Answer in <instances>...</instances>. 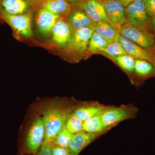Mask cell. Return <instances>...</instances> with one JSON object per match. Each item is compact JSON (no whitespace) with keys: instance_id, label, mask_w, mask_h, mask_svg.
<instances>
[{"instance_id":"36","label":"cell","mask_w":155,"mask_h":155,"mask_svg":"<svg viewBox=\"0 0 155 155\" xmlns=\"http://www.w3.org/2000/svg\"><path fill=\"white\" fill-rule=\"evenodd\" d=\"M1 7H0V14H1Z\"/></svg>"},{"instance_id":"35","label":"cell","mask_w":155,"mask_h":155,"mask_svg":"<svg viewBox=\"0 0 155 155\" xmlns=\"http://www.w3.org/2000/svg\"><path fill=\"white\" fill-rule=\"evenodd\" d=\"M2 21H3L2 20V19H1V18H0V22H2Z\"/></svg>"},{"instance_id":"8","label":"cell","mask_w":155,"mask_h":155,"mask_svg":"<svg viewBox=\"0 0 155 155\" xmlns=\"http://www.w3.org/2000/svg\"><path fill=\"white\" fill-rule=\"evenodd\" d=\"M45 130L42 118H37L28 130L26 139V146L31 153L35 154L42 146L44 140Z\"/></svg>"},{"instance_id":"37","label":"cell","mask_w":155,"mask_h":155,"mask_svg":"<svg viewBox=\"0 0 155 155\" xmlns=\"http://www.w3.org/2000/svg\"><path fill=\"white\" fill-rule=\"evenodd\" d=\"M71 155L69 154H69H68V155Z\"/></svg>"},{"instance_id":"10","label":"cell","mask_w":155,"mask_h":155,"mask_svg":"<svg viewBox=\"0 0 155 155\" xmlns=\"http://www.w3.org/2000/svg\"><path fill=\"white\" fill-rule=\"evenodd\" d=\"M96 23L110 22L104 4L99 0H82L77 5Z\"/></svg>"},{"instance_id":"18","label":"cell","mask_w":155,"mask_h":155,"mask_svg":"<svg viewBox=\"0 0 155 155\" xmlns=\"http://www.w3.org/2000/svg\"><path fill=\"white\" fill-rule=\"evenodd\" d=\"M108 107H105L97 104L78 108L73 114L82 121L101 115Z\"/></svg>"},{"instance_id":"30","label":"cell","mask_w":155,"mask_h":155,"mask_svg":"<svg viewBox=\"0 0 155 155\" xmlns=\"http://www.w3.org/2000/svg\"><path fill=\"white\" fill-rule=\"evenodd\" d=\"M117 1L121 3L122 5L125 8L136 0H117Z\"/></svg>"},{"instance_id":"24","label":"cell","mask_w":155,"mask_h":155,"mask_svg":"<svg viewBox=\"0 0 155 155\" xmlns=\"http://www.w3.org/2000/svg\"><path fill=\"white\" fill-rule=\"evenodd\" d=\"M83 121L72 114L68 116L65 126L69 132L74 134L83 131Z\"/></svg>"},{"instance_id":"17","label":"cell","mask_w":155,"mask_h":155,"mask_svg":"<svg viewBox=\"0 0 155 155\" xmlns=\"http://www.w3.org/2000/svg\"><path fill=\"white\" fill-rule=\"evenodd\" d=\"M109 41L98 33L94 31L89 42L86 59L93 55L99 54L107 45Z\"/></svg>"},{"instance_id":"6","label":"cell","mask_w":155,"mask_h":155,"mask_svg":"<svg viewBox=\"0 0 155 155\" xmlns=\"http://www.w3.org/2000/svg\"><path fill=\"white\" fill-rule=\"evenodd\" d=\"M127 23L140 28H148L150 17L148 15L144 0H136L125 8Z\"/></svg>"},{"instance_id":"11","label":"cell","mask_w":155,"mask_h":155,"mask_svg":"<svg viewBox=\"0 0 155 155\" xmlns=\"http://www.w3.org/2000/svg\"><path fill=\"white\" fill-rule=\"evenodd\" d=\"M104 5L109 20L119 32L120 28L127 23L125 7L117 0L104 3Z\"/></svg>"},{"instance_id":"21","label":"cell","mask_w":155,"mask_h":155,"mask_svg":"<svg viewBox=\"0 0 155 155\" xmlns=\"http://www.w3.org/2000/svg\"><path fill=\"white\" fill-rule=\"evenodd\" d=\"M134 71L138 76L146 77L155 74V67L149 61L135 59Z\"/></svg>"},{"instance_id":"32","label":"cell","mask_w":155,"mask_h":155,"mask_svg":"<svg viewBox=\"0 0 155 155\" xmlns=\"http://www.w3.org/2000/svg\"><path fill=\"white\" fill-rule=\"evenodd\" d=\"M34 3L35 5V7H38L40 5L41 3L42 2L45 0H32Z\"/></svg>"},{"instance_id":"15","label":"cell","mask_w":155,"mask_h":155,"mask_svg":"<svg viewBox=\"0 0 155 155\" xmlns=\"http://www.w3.org/2000/svg\"><path fill=\"white\" fill-rule=\"evenodd\" d=\"M98 136L84 131L73 134L68 148L69 154L78 155Z\"/></svg>"},{"instance_id":"33","label":"cell","mask_w":155,"mask_h":155,"mask_svg":"<svg viewBox=\"0 0 155 155\" xmlns=\"http://www.w3.org/2000/svg\"><path fill=\"white\" fill-rule=\"evenodd\" d=\"M101 2L104 4V3L107 2H110V1H112V0H99Z\"/></svg>"},{"instance_id":"25","label":"cell","mask_w":155,"mask_h":155,"mask_svg":"<svg viewBox=\"0 0 155 155\" xmlns=\"http://www.w3.org/2000/svg\"><path fill=\"white\" fill-rule=\"evenodd\" d=\"M73 134L66 129L65 125L56 136L52 143L53 146L68 148Z\"/></svg>"},{"instance_id":"13","label":"cell","mask_w":155,"mask_h":155,"mask_svg":"<svg viewBox=\"0 0 155 155\" xmlns=\"http://www.w3.org/2000/svg\"><path fill=\"white\" fill-rule=\"evenodd\" d=\"M118 41L122 45L128 54L135 59H143L149 61L155 67V55L125 38L119 34Z\"/></svg>"},{"instance_id":"4","label":"cell","mask_w":155,"mask_h":155,"mask_svg":"<svg viewBox=\"0 0 155 155\" xmlns=\"http://www.w3.org/2000/svg\"><path fill=\"white\" fill-rule=\"evenodd\" d=\"M33 17L32 11L19 15H10L1 11L0 14V18L11 26L14 36L17 39L23 37L32 38Z\"/></svg>"},{"instance_id":"7","label":"cell","mask_w":155,"mask_h":155,"mask_svg":"<svg viewBox=\"0 0 155 155\" xmlns=\"http://www.w3.org/2000/svg\"><path fill=\"white\" fill-rule=\"evenodd\" d=\"M137 110L131 107H123L108 108L101 114V118L107 129L113 127L119 122L134 117Z\"/></svg>"},{"instance_id":"16","label":"cell","mask_w":155,"mask_h":155,"mask_svg":"<svg viewBox=\"0 0 155 155\" xmlns=\"http://www.w3.org/2000/svg\"><path fill=\"white\" fill-rule=\"evenodd\" d=\"M38 6L65 19L73 6L66 0H45Z\"/></svg>"},{"instance_id":"3","label":"cell","mask_w":155,"mask_h":155,"mask_svg":"<svg viewBox=\"0 0 155 155\" xmlns=\"http://www.w3.org/2000/svg\"><path fill=\"white\" fill-rule=\"evenodd\" d=\"M119 33L150 52L153 53L155 50V35L148 28H140L127 23L120 28Z\"/></svg>"},{"instance_id":"5","label":"cell","mask_w":155,"mask_h":155,"mask_svg":"<svg viewBox=\"0 0 155 155\" xmlns=\"http://www.w3.org/2000/svg\"><path fill=\"white\" fill-rule=\"evenodd\" d=\"M75 30L65 18H60L52 29L51 37L54 45L62 51L67 48L72 41Z\"/></svg>"},{"instance_id":"26","label":"cell","mask_w":155,"mask_h":155,"mask_svg":"<svg viewBox=\"0 0 155 155\" xmlns=\"http://www.w3.org/2000/svg\"><path fill=\"white\" fill-rule=\"evenodd\" d=\"M144 2L149 16H155V0H144Z\"/></svg>"},{"instance_id":"31","label":"cell","mask_w":155,"mask_h":155,"mask_svg":"<svg viewBox=\"0 0 155 155\" xmlns=\"http://www.w3.org/2000/svg\"><path fill=\"white\" fill-rule=\"evenodd\" d=\"M66 1L72 6H77L82 0H66Z\"/></svg>"},{"instance_id":"28","label":"cell","mask_w":155,"mask_h":155,"mask_svg":"<svg viewBox=\"0 0 155 155\" xmlns=\"http://www.w3.org/2000/svg\"><path fill=\"white\" fill-rule=\"evenodd\" d=\"M52 155H67L69 153L68 148L53 146L52 147Z\"/></svg>"},{"instance_id":"29","label":"cell","mask_w":155,"mask_h":155,"mask_svg":"<svg viewBox=\"0 0 155 155\" xmlns=\"http://www.w3.org/2000/svg\"><path fill=\"white\" fill-rule=\"evenodd\" d=\"M148 28L155 35V16L150 17L148 24Z\"/></svg>"},{"instance_id":"27","label":"cell","mask_w":155,"mask_h":155,"mask_svg":"<svg viewBox=\"0 0 155 155\" xmlns=\"http://www.w3.org/2000/svg\"><path fill=\"white\" fill-rule=\"evenodd\" d=\"M52 144L51 143H43L37 155H52Z\"/></svg>"},{"instance_id":"20","label":"cell","mask_w":155,"mask_h":155,"mask_svg":"<svg viewBox=\"0 0 155 155\" xmlns=\"http://www.w3.org/2000/svg\"><path fill=\"white\" fill-rule=\"evenodd\" d=\"M107 129L103 124L101 115L84 121L83 131L87 133L99 135Z\"/></svg>"},{"instance_id":"22","label":"cell","mask_w":155,"mask_h":155,"mask_svg":"<svg viewBox=\"0 0 155 155\" xmlns=\"http://www.w3.org/2000/svg\"><path fill=\"white\" fill-rule=\"evenodd\" d=\"M101 54L109 58L128 54L119 41H113L109 42L107 45L101 53Z\"/></svg>"},{"instance_id":"1","label":"cell","mask_w":155,"mask_h":155,"mask_svg":"<svg viewBox=\"0 0 155 155\" xmlns=\"http://www.w3.org/2000/svg\"><path fill=\"white\" fill-rule=\"evenodd\" d=\"M95 27L75 30L71 42L63 50V55L66 60L71 63H77L86 60L89 42Z\"/></svg>"},{"instance_id":"23","label":"cell","mask_w":155,"mask_h":155,"mask_svg":"<svg viewBox=\"0 0 155 155\" xmlns=\"http://www.w3.org/2000/svg\"><path fill=\"white\" fill-rule=\"evenodd\" d=\"M120 66L122 69L129 73L134 71L135 58L129 54L109 58Z\"/></svg>"},{"instance_id":"2","label":"cell","mask_w":155,"mask_h":155,"mask_svg":"<svg viewBox=\"0 0 155 155\" xmlns=\"http://www.w3.org/2000/svg\"><path fill=\"white\" fill-rule=\"evenodd\" d=\"M69 115L67 110L60 107H54L47 110L42 118L45 130L43 143L52 144L56 136L65 125Z\"/></svg>"},{"instance_id":"19","label":"cell","mask_w":155,"mask_h":155,"mask_svg":"<svg viewBox=\"0 0 155 155\" xmlns=\"http://www.w3.org/2000/svg\"><path fill=\"white\" fill-rule=\"evenodd\" d=\"M95 31L109 42L118 41L119 31L110 22H101L97 23L95 26Z\"/></svg>"},{"instance_id":"9","label":"cell","mask_w":155,"mask_h":155,"mask_svg":"<svg viewBox=\"0 0 155 155\" xmlns=\"http://www.w3.org/2000/svg\"><path fill=\"white\" fill-rule=\"evenodd\" d=\"M61 18L40 6L37 7L35 22L38 33L43 37H50L53 26Z\"/></svg>"},{"instance_id":"14","label":"cell","mask_w":155,"mask_h":155,"mask_svg":"<svg viewBox=\"0 0 155 155\" xmlns=\"http://www.w3.org/2000/svg\"><path fill=\"white\" fill-rule=\"evenodd\" d=\"M1 11L10 15H19L32 11L33 5L27 0H0Z\"/></svg>"},{"instance_id":"34","label":"cell","mask_w":155,"mask_h":155,"mask_svg":"<svg viewBox=\"0 0 155 155\" xmlns=\"http://www.w3.org/2000/svg\"><path fill=\"white\" fill-rule=\"evenodd\" d=\"M27 1H29V2H30L31 3V4H32V5H33L34 7H35V5L33 1H32V0H27Z\"/></svg>"},{"instance_id":"12","label":"cell","mask_w":155,"mask_h":155,"mask_svg":"<svg viewBox=\"0 0 155 155\" xmlns=\"http://www.w3.org/2000/svg\"><path fill=\"white\" fill-rule=\"evenodd\" d=\"M65 19L75 31L95 27L97 24L77 6H72Z\"/></svg>"}]
</instances>
